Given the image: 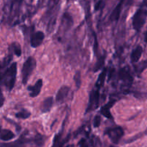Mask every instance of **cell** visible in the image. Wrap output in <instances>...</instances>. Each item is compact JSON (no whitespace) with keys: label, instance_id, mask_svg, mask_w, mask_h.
Listing matches in <instances>:
<instances>
[{"label":"cell","instance_id":"cell-1","mask_svg":"<svg viewBox=\"0 0 147 147\" xmlns=\"http://www.w3.org/2000/svg\"><path fill=\"white\" fill-rule=\"evenodd\" d=\"M36 67V60L34 57H29L24 62L22 70V80L23 84L25 85L28 81L30 76Z\"/></svg>","mask_w":147,"mask_h":147},{"label":"cell","instance_id":"cell-2","mask_svg":"<svg viewBox=\"0 0 147 147\" xmlns=\"http://www.w3.org/2000/svg\"><path fill=\"white\" fill-rule=\"evenodd\" d=\"M147 19V10L145 9H139L133 17L132 24L136 31H140Z\"/></svg>","mask_w":147,"mask_h":147},{"label":"cell","instance_id":"cell-3","mask_svg":"<svg viewBox=\"0 0 147 147\" xmlns=\"http://www.w3.org/2000/svg\"><path fill=\"white\" fill-rule=\"evenodd\" d=\"M17 63H13L10 65L9 68L4 73V77L8 78V80H7L6 83H7V86L8 87L9 90H11L14 86V83H15L16 80V76H17Z\"/></svg>","mask_w":147,"mask_h":147},{"label":"cell","instance_id":"cell-4","mask_svg":"<svg viewBox=\"0 0 147 147\" xmlns=\"http://www.w3.org/2000/svg\"><path fill=\"white\" fill-rule=\"evenodd\" d=\"M106 134L113 143L118 144L119 141L121 140V139L123 137L124 131L121 127H115L108 129Z\"/></svg>","mask_w":147,"mask_h":147},{"label":"cell","instance_id":"cell-5","mask_svg":"<svg viewBox=\"0 0 147 147\" xmlns=\"http://www.w3.org/2000/svg\"><path fill=\"white\" fill-rule=\"evenodd\" d=\"M45 38V34L42 31H37L31 36V45L32 47H37L42 44Z\"/></svg>","mask_w":147,"mask_h":147},{"label":"cell","instance_id":"cell-6","mask_svg":"<svg viewBox=\"0 0 147 147\" xmlns=\"http://www.w3.org/2000/svg\"><path fill=\"white\" fill-rule=\"evenodd\" d=\"M42 79H39L35 84L32 86H30L28 87V90L30 91V96L31 97H36L40 94V91H41L42 87Z\"/></svg>","mask_w":147,"mask_h":147},{"label":"cell","instance_id":"cell-7","mask_svg":"<svg viewBox=\"0 0 147 147\" xmlns=\"http://www.w3.org/2000/svg\"><path fill=\"white\" fill-rule=\"evenodd\" d=\"M70 88L67 86H63L60 88L56 94V101L63 102L68 96Z\"/></svg>","mask_w":147,"mask_h":147},{"label":"cell","instance_id":"cell-8","mask_svg":"<svg viewBox=\"0 0 147 147\" xmlns=\"http://www.w3.org/2000/svg\"><path fill=\"white\" fill-rule=\"evenodd\" d=\"M142 53H143V48L142 46H137L131 54V60L132 63H137L140 60Z\"/></svg>","mask_w":147,"mask_h":147},{"label":"cell","instance_id":"cell-9","mask_svg":"<svg viewBox=\"0 0 147 147\" xmlns=\"http://www.w3.org/2000/svg\"><path fill=\"white\" fill-rule=\"evenodd\" d=\"M53 104V98L52 96L47 97L43 100L41 106V111L42 113H47L51 110V108Z\"/></svg>","mask_w":147,"mask_h":147},{"label":"cell","instance_id":"cell-10","mask_svg":"<svg viewBox=\"0 0 147 147\" xmlns=\"http://www.w3.org/2000/svg\"><path fill=\"white\" fill-rule=\"evenodd\" d=\"M14 137H15L14 134L9 130L5 129V130H2L0 132V139L3 141H5V142L11 140V139H14Z\"/></svg>","mask_w":147,"mask_h":147},{"label":"cell","instance_id":"cell-11","mask_svg":"<svg viewBox=\"0 0 147 147\" xmlns=\"http://www.w3.org/2000/svg\"><path fill=\"white\" fill-rule=\"evenodd\" d=\"M122 3H123V0L116 6V8L114 9V10L112 12L111 15V19L112 20H118L120 17L121 11V8H122Z\"/></svg>","mask_w":147,"mask_h":147},{"label":"cell","instance_id":"cell-12","mask_svg":"<svg viewBox=\"0 0 147 147\" xmlns=\"http://www.w3.org/2000/svg\"><path fill=\"white\" fill-rule=\"evenodd\" d=\"M119 77L121 80H128V81H131V80H133L131 76L125 69H121V70H120V71H119Z\"/></svg>","mask_w":147,"mask_h":147},{"label":"cell","instance_id":"cell-13","mask_svg":"<svg viewBox=\"0 0 147 147\" xmlns=\"http://www.w3.org/2000/svg\"><path fill=\"white\" fill-rule=\"evenodd\" d=\"M99 98H100V94H99L98 90H96V92L93 93L91 94V96H90V107H92L93 104H95L96 106V107L98 105L99 102Z\"/></svg>","mask_w":147,"mask_h":147},{"label":"cell","instance_id":"cell-14","mask_svg":"<svg viewBox=\"0 0 147 147\" xmlns=\"http://www.w3.org/2000/svg\"><path fill=\"white\" fill-rule=\"evenodd\" d=\"M24 141L23 139H19L17 142H12V143L9 144H3L1 147H22V145L24 144Z\"/></svg>","mask_w":147,"mask_h":147},{"label":"cell","instance_id":"cell-15","mask_svg":"<svg viewBox=\"0 0 147 147\" xmlns=\"http://www.w3.org/2000/svg\"><path fill=\"white\" fill-rule=\"evenodd\" d=\"M30 112L26 111H22L16 113V117L21 119H27V118L30 117Z\"/></svg>","mask_w":147,"mask_h":147},{"label":"cell","instance_id":"cell-16","mask_svg":"<svg viewBox=\"0 0 147 147\" xmlns=\"http://www.w3.org/2000/svg\"><path fill=\"white\" fill-rule=\"evenodd\" d=\"M101 113L103 116H105L106 118H108V119H111L112 116L111 114V112H110V109H109V106H106L101 109Z\"/></svg>","mask_w":147,"mask_h":147},{"label":"cell","instance_id":"cell-17","mask_svg":"<svg viewBox=\"0 0 147 147\" xmlns=\"http://www.w3.org/2000/svg\"><path fill=\"white\" fill-rule=\"evenodd\" d=\"M74 80H75V83H76V86L77 88H80V84H81V75H80V72H77L76 73V75L74 76Z\"/></svg>","mask_w":147,"mask_h":147},{"label":"cell","instance_id":"cell-18","mask_svg":"<svg viewBox=\"0 0 147 147\" xmlns=\"http://www.w3.org/2000/svg\"><path fill=\"white\" fill-rule=\"evenodd\" d=\"M146 132H147V130L146 131H144V132H142V133H139V134H137V135H136V136H133L132 138L129 139V140L126 141V143H131V142H134V141L137 140V139H140V138H142V136H144L145 134H146Z\"/></svg>","mask_w":147,"mask_h":147},{"label":"cell","instance_id":"cell-19","mask_svg":"<svg viewBox=\"0 0 147 147\" xmlns=\"http://www.w3.org/2000/svg\"><path fill=\"white\" fill-rule=\"evenodd\" d=\"M104 65V57H101L100 59L98 60V62L96 63V66H95V69H94V71H98V70H100L102 67Z\"/></svg>","mask_w":147,"mask_h":147},{"label":"cell","instance_id":"cell-20","mask_svg":"<svg viewBox=\"0 0 147 147\" xmlns=\"http://www.w3.org/2000/svg\"><path fill=\"white\" fill-rule=\"evenodd\" d=\"M34 144L37 147H42L43 144H44V137L42 136H37V137L34 139Z\"/></svg>","mask_w":147,"mask_h":147},{"label":"cell","instance_id":"cell-21","mask_svg":"<svg viewBox=\"0 0 147 147\" xmlns=\"http://www.w3.org/2000/svg\"><path fill=\"white\" fill-rule=\"evenodd\" d=\"M106 70L105 69V70L103 71V73L100 75V76H99V78H98V83H100V86H103V83H104L105 78H106Z\"/></svg>","mask_w":147,"mask_h":147},{"label":"cell","instance_id":"cell-22","mask_svg":"<svg viewBox=\"0 0 147 147\" xmlns=\"http://www.w3.org/2000/svg\"><path fill=\"white\" fill-rule=\"evenodd\" d=\"M100 122H101V119L99 116H96L94 118V120H93V126L94 127L98 128L100 124Z\"/></svg>","mask_w":147,"mask_h":147},{"label":"cell","instance_id":"cell-23","mask_svg":"<svg viewBox=\"0 0 147 147\" xmlns=\"http://www.w3.org/2000/svg\"><path fill=\"white\" fill-rule=\"evenodd\" d=\"M14 53H15V55L17 56V57H20V56L21 55L22 50H21V48L20 47V46L14 45Z\"/></svg>","mask_w":147,"mask_h":147},{"label":"cell","instance_id":"cell-24","mask_svg":"<svg viewBox=\"0 0 147 147\" xmlns=\"http://www.w3.org/2000/svg\"><path fill=\"white\" fill-rule=\"evenodd\" d=\"M4 96H3L2 92H1V89H0V107H1V106H3V104H4Z\"/></svg>","mask_w":147,"mask_h":147},{"label":"cell","instance_id":"cell-25","mask_svg":"<svg viewBox=\"0 0 147 147\" xmlns=\"http://www.w3.org/2000/svg\"><path fill=\"white\" fill-rule=\"evenodd\" d=\"M79 144H80V147H87V144H86V142L85 139H82L79 142Z\"/></svg>","mask_w":147,"mask_h":147},{"label":"cell","instance_id":"cell-26","mask_svg":"<svg viewBox=\"0 0 147 147\" xmlns=\"http://www.w3.org/2000/svg\"><path fill=\"white\" fill-rule=\"evenodd\" d=\"M100 2H101V1H98V4H96V10H98V9H99V6H100Z\"/></svg>","mask_w":147,"mask_h":147},{"label":"cell","instance_id":"cell-27","mask_svg":"<svg viewBox=\"0 0 147 147\" xmlns=\"http://www.w3.org/2000/svg\"><path fill=\"white\" fill-rule=\"evenodd\" d=\"M66 147H75V146L73 144H70V145H67Z\"/></svg>","mask_w":147,"mask_h":147},{"label":"cell","instance_id":"cell-28","mask_svg":"<svg viewBox=\"0 0 147 147\" xmlns=\"http://www.w3.org/2000/svg\"><path fill=\"white\" fill-rule=\"evenodd\" d=\"M145 41L147 42V32L146 33V37H145Z\"/></svg>","mask_w":147,"mask_h":147},{"label":"cell","instance_id":"cell-29","mask_svg":"<svg viewBox=\"0 0 147 147\" xmlns=\"http://www.w3.org/2000/svg\"><path fill=\"white\" fill-rule=\"evenodd\" d=\"M110 147H116V146H111Z\"/></svg>","mask_w":147,"mask_h":147}]
</instances>
